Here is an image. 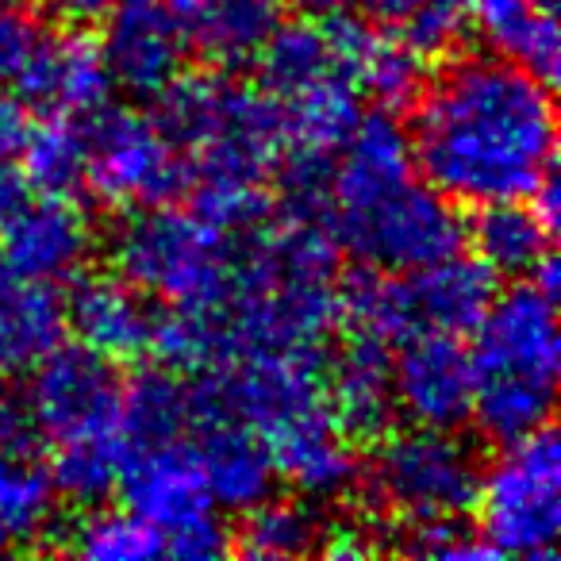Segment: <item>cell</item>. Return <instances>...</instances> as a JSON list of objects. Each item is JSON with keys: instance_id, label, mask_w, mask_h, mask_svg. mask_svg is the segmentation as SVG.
Here are the masks:
<instances>
[{"instance_id": "52a82bcc", "label": "cell", "mask_w": 561, "mask_h": 561, "mask_svg": "<svg viewBox=\"0 0 561 561\" xmlns=\"http://www.w3.org/2000/svg\"><path fill=\"white\" fill-rule=\"evenodd\" d=\"M481 538L496 558H553L561 530V446L553 427L504 443L477 481Z\"/></svg>"}, {"instance_id": "e575fe53", "label": "cell", "mask_w": 561, "mask_h": 561, "mask_svg": "<svg viewBox=\"0 0 561 561\" xmlns=\"http://www.w3.org/2000/svg\"><path fill=\"white\" fill-rule=\"evenodd\" d=\"M227 550H231V535H227V527L216 519V512L185 523V527L173 530L162 542V553H173V558H181V561H211Z\"/></svg>"}, {"instance_id": "44dd1931", "label": "cell", "mask_w": 561, "mask_h": 561, "mask_svg": "<svg viewBox=\"0 0 561 561\" xmlns=\"http://www.w3.org/2000/svg\"><path fill=\"white\" fill-rule=\"evenodd\" d=\"M328 32L335 39L343 66L351 70L358 93L377 96L381 108H400L415 101L423 89V55L404 35L377 32L369 20L358 16H328Z\"/></svg>"}, {"instance_id": "f35d334b", "label": "cell", "mask_w": 561, "mask_h": 561, "mask_svg": "<svg viewBox=\"0 0 561 561\" xmlns=\"http://www.w3.org/2000/svg\"><path fill=\"white\" fill-rule=\"evenodd\" d=\"M366 20H377V24H404L423 0H354Z\"/></svg>"}, {"instance_id": "9a60e30c", "label": "cell", "mask_w": 561, "mask_h": 561, "mask_svg": "<svg viewBox=\"0 0 561 561\" xmlns=\"http://www.w3.org/2000/svg\"><path fill=\"white\" fill-rule=\"evenodd\" d=\"M196 458H201V473L208 484V496L224 512H250L254 504H262L265 496H273V481L277 469L265 450V443L239 423L234 415H227L224 408L208 404L196 392Z\"/></svg>"}, {"instance_id": "74e56055", "label": "cell", "mask_w": 561, "mask_h": 561, "mask_svg": "<svg viewBox=\"0 0 561 561\" xmlns=\"http://www.w3.org/2000/svg\"><path fill=\"white\" fill-rule=\"evenodd\" d=\"M27 201H32V185H27L24 170L9 158H0V224Z\"/></svg>"}, {"instance_id": "30bf717a", "label": "cell", "mask_w": 561, "mask_h": 561, "mask_svg": "<svg viewBox=\"0 0 561 561\" xmlns=\"http://www.w3.org/2000/svg\"><path fill=\"white\" fill-rule=\"evenodd\" d=\"M481 469L477 458L454 431L415 427L404 435H392L381 443L369 469V484L381 507L420 523L461 519L477 500Z\"/></svg>"}, {"instance_id": "60d3db41", "label": "cell", "mask_w": 561, "mask_h": 561, "mask_svg": "<svg viewBox=\"0 0 561 561\" xmlns=\"http://www.w3.org/2000/svg\"><path fill=\"white\" fill-rule=\"evenodd\" d=\"M300 12H308V16H331V12H339L346 4V0H293Z\"/></svg>"}, {"instance_id": "7402d4cb", "label": "cell", "mask_w": 561, "mask_h": 561, "mask_svg": "<svg viewBox=\"0 0 561 561\" xmlns=\"http://www.w3.org/2000/svg\"><path fill=\"white\" fill-rule=\"evenodd\" d=\"M469 24L492 55L523 66L550 85L561 66L558 0H473Z\"/></svg>"}, {"instance_id": "8d00e7d4", "label": "cell", "mask_w": 561, "mask_h": 561, "mask_svg": "<svg viewBox=\"0 0 561 561\" xmlns=\"http://www.w3.org/2000/svg\"><path fill=\"white\" fill-rule=\"evenodd\" d=\"M119 0H47V9L55 12L58 20L73 27H89V24H101L112 9H116Z\"/></svg>"}, {"instance_id": "d590c367", "label": "cell", "mask_w": 561, "mask_h": 561, "mask_svg": "<svg viewBox=\"0 0 561 561\" xmlns=\"http://www.w3.org/2000/svg\"><path fill=\"white\" fill-rule=\"evenodd\" d=\"M27 127H32L27 104L0 89V158L20 154V147H24V139H27Z\"/></svg>"}, {"instance_id": "7c38bea8", "label": "cell", "mask_w": 561, "mask_h": 561, "mask_svg": "<svg viewBox=\"0 0 561 561\" xmlns=\"http://www.w3.org/2000/svg\"><path fill=\"white\" fill-rule=\"evenodd\" d=\"M101 58L112 85L135 96H154L185 70L188 43L173 16L170 0H119L101 20Z\"/></svg>"}, {"instance_id": "277c9868", "label": "cell", "mask_w": 561, "mask_h": 561, "mask_svg": "<svg viewBox=\"0 0 561 561\" xmlns=\"http://www.w3.org/2000/svg\"><path fill=\"white\" fill-rule=\"evenodd\" d=\"M196 392L247 423L265 443L277 477L305 496L335 500L358 484V458L328 408L316 351L234 354Z\"/></svg>"}, {"instance_id": "1f68e13d", "label": "cell", "mask_w": 561, "mask_h": 561, "mask_svg": "<svg viewBox=\"0 0 561 561\" xmlns=\"http://www.w3.org/2000/svg\"><path fill=\"white\" fill-rule=\"evenodd\" d=\"M469 9H473V0H423L420 9L400 24L404 27V39L423 58L446 55L469 27Z\"/></svg>"}, {"instance_id": "cb8c5ba5", "label": "cell", "mask_w": 561, "mask_h": 561, "mask_svg": "<svg viewBox=\"0 0 561 561\" xmlns=\"http://www.w3.org/2000/svg\"><path fill=\"white\" fill-rule=\"evenodd\" d=\"M254 62H262V85L273 101L297 96L331 78H351L328 24H316V16L300 20V24H285L280 20L277 32L265 39L262 55Z\"/></svg>"}, {"instance_id": "6da1fadb", "label": "cell", "mask_w": 561, "mask_h": 561, "mask_svg": "<svg viewBox=\"0 0 561 561\" xmlns=\"http://www.w3.org/2000/svg\"><path fill=\"white\" fill-rule=\"evenodd\" d=\"M412 154L450 204L527 201L558 154L550 85L500 55L458 58L415 96Z\"/></svg>"}, {"instance_id": "8fae6325", "label": "cell", "mask_w": 561, "mask_h": 561, "mask_svg": "<svg viewBox=\"0 0 561 561\" xmlns=\"http://www.w3.org/2000/svg\"><path fill=\"white\" fill-rule=\"evenodd\" d=\"M392 397L415 427L458 431L473 412V358L461 335L415 331L392 358Z\"/></svg>"}, {"instance_id": "f1b7e54d", "label": "cell", "mask_w": 561, "mask_h": 561, "mask_svg": "<svg viewBox=\"0 0 561 561\" xmlns=\"http://www.w3.org/2000/svg\"><path fill=\"white\" fill-rule=\"evenodd\" d=\"M239 550L257 561H285L312 553L320 542V519L300 500H273L265 496L250 512H242Z\"/></svg>"}, {"instance_id": "3957f363", "label": "cell", "mask_w": 561, "mask_h": 561, "mask_svg": "<svg viewBox=\"0 0 561 561\" xmlns=\"http://www.w3.org/2000/svg\"><path fill=\"white\" fill-rule=\"evenodd\" d=\"M154 124L188 162L193 211L219 231H247L265 216V181L285 154L270 93L224 73L181 70L154 93Z\"/></svg>"}, {"instance_id": "d6a6232c", "label": "cell", "mask_w": 561, "mask_h": 561, "mask_svg": "<svg viewBox=\"0 0 561 561\" xmlns=\"http://www.w3.org/2000/svg\"><path fill=\"white\" fill-rule=\"evenodd\" d=\"M43 35L47 32L32 12L20 9L16 0H0V89L16 85L39 50Z\"/></svg>"}, {"instance_id": "ac0fdd59", "label": "cell", "mask_w": 561, "mask_h": 561, "mask_svg": "<svg viewBox=\"0 0 561 561\" xmlns=\"http://www.w3.org/2000/svg\"><path fill=\"white\" fill-rule=\"evenodd\" d=\"M188 50L219 70H239L262 55L285 20V0H170Z\"/></svg>"}, {"instance_id": "e0dca14e", "label": "cell", "mask_w": 561, "mask_h": 561, "mask_svg": "<svg viewBox=\"0 0 561 561\" xmlns=\"http://www.w3.org/2000/svg\"><path fill=\"white\" fill-rule=\"evenodd\" d=\"M66 331L78 335L81 346L108 362H135L150 354L158 312L139 289H131L119 273H89L70 289Z\"/></svg>"}, {"instance_id": "2e32d148", "label": "cell", "mask_w": 561, "mask_h": 561, "mask_svg": "<svg viewBox=\"0 0 561 561\" xmlns=\"http://www.w3.org/2000/svg\"><path fill=\"white\" fill-rule=\"evenodd\" d=\"M12 89L27 108L81 119L112 101V73L89 35H43L35 58Z\"/></svg>"}, {"instance_id": "7a4b0ae2", "label": "cell", "mask_w": 561, "mask_h": 561, "mask_svg": "<svg viewBox=\"0 0 561 561\" xmlns=\"http://www.w3.org/2000/svg\"><path fill=\"white\" fill-rule=\"evenodd\" d=\"M323 216L362 265L415 273L461 250L454 204L415 170L412 135L392 108L362 112L331 158Z\"/></svg>"}, {"instance_id": "603a6c76", "label": "cell", "mask_w": 561, "mask_h": 561, "mask_svg": "<svg viewBox=\"0 0 561 561\" xmlns=\"http://www.w3.org/2000/svg\"><path fill=\"white\" fill-rule=\"evenodd\" d=\"M58 343H66V305L55 285L0 277V377L27 374Z\"/></svg>"}, {"instance_id": "d6986e66", "label": "cell", "mask_w": 561, "mask_h": 561, "mask_svg": "<svg viewBox=\"0 0 561 561\" xmlns=\"http://www.w3.org/2000/svg\"><path fill=\"white\" fill-rule=\"evenodd\" d=\"M323 392L346 438H381L397 415L389 346L354 335L323 369Z\"/></svg>"}, {"instance_id": "ffe728a7", "label": "cell", "mask_w": 561, "mask_h": 561, "mask_svg": "<svg viewBox=\"0 0 561 561\" xmlns=\"http://www.w3.org/2000/svg\"><path fill=\"white\" fill-rule=\"evenodd\" d=\"M415 331L469 335L496 297V273L477 254H450L435 265L404 273Z\"/></svg>"}, {"instance_id": "5b68a950", "label": "cell", "mask_w": 561, "mask_h": 561, "mask_svg": "<svg viewBox=\"0 0 561 561\" xmlns=\"http://www.w3.org/2000/svg\"><path fill=\"white\" fill-rule=\"evenodd\" d=\"M473 412L492 443H512L546 427L561 374L558 305L535 280L496 293L473 328Z\"/></svg>"}, {"instance_id": "484cf974", "label": "cell", "mask_w": 561, "mask_h": 561, "mask_svg": "<svg viewBox=\"0 0 561 561\" xmlns=\"http://www.w3.org/2000/svg\"><path fill=\"white\" fill-rule=\"evenodd\" d=\"M473 254L504 277H530L535 265L550 254V227L535 204L500 201L484 204L473 219Z\"/></svg>"}, {"instance_id": "4dcf8cb0", "label": "cell", "mask_w": 561, "mask_h": 561, "mask_svg": "<svg viewBox=\"0 0 561 561\" xmlns=\"http://www.w3.org/2000/svg\"><path fill=\"white\" fill-rule=\"evenodd\" d=\"M124 443H85V446H58L50 454V489L70 504L93 507L116 489L124 469Z\"/></svg>"}, {"instance_id": "ba28073f", "label": "cell", "mask_w": 561, "mask_h": 561, "mask_svg": "<svg viewBox=\"0 0 561 561\" xmlns=\"http://www.w3.org/2000/svg\"><path fill=\"white\" fill-rule=\"evenodd\" d=\"M85 135V193L108 208H154L185 193L188 162L150 116L101 104L81 116Z\"/></svg>"}, {"instance_id": "9c48e42d", "label": "cell", "mask_w": 561, "mask_h": 561, "mask_svg": "<svg viewBox=\"0 0 561 561\" xmlns=\"http://www.w3.org/2000/svg\"><path fill=\"white\" fill-rule=\"evenodd\" d=\"M24 415L50 450L85 443H124V381L116 366L89 346L58 343L35 362ZM127 446V443H124Z\"/></svg>"}, {"instance_id": "b9f144b4", "label": "cell", "mask_w": 561, "mask_h": 561, "mask_svg": "<svg viewBox=\"0 0 561 561\" xmlns=\"http://www.w3.org/2000/svg\"><path fill=\"white\" fill-rule=\"evenodd\" d=\"M16 4H20V0H16Z\"/></svg>"}, {"instance_id": "5bb4252c", "label": "cell", "mask_w": 561, "mask_h": 561, "mask_svg": "<svg viewBox=\"0 0 561 561\" xmlns=\"http://www.w3.org/2000/svg\"><path fill=\"white\" fill-rule=\"evenodd\" d=\"M93 234L81 208L62 196L27 201L0 224V265L12 277L58 285L81 273Z\"/></svg>"}, {"instance_id": "4fadbf2b", "label": "cell", "mask_w": 561, "mask_h": 561, "mask_svg": "<svg viewBox=\"0 0 561 561\" xmlns=\"http://www.w3.org/2000/svg\"><path fill=\"white\" fill-rule=\"evenodd\" d=\"M116 489L124 492V504L162 535V542L185 523L216 512L201 473V458L185 438L131 446L124 454Z\"/></svg>"}, {"instance_id": "f546056e", "label": "cell", "mask_w": 561, "mask_h": 561, "mask_svg": "<svg viewBox=\"0 0 561 561\" xmlns=\"http://www.w3.org/2000/svg\"><path fill=\"white\" fill-rule=\"evenodd\" d=\"M70 550L89 561H150L162 553V535L131 507H96L73 527Z\"/></svg>"}, {"instance_id": "ab89813d", "label": "cell", "mask_w": 561, "mask_h": 561, "mask_svg": "<svg viewBox=\"0 0 561 561\" xmlns=\"http://www.w3.org/2000/svg\"><path fill=\"white\" fill-rule=\"evenodd\" d=\"M323 550H328L331 558H362V553L374 550V542H362L358 530H335V535H331V542L323 546Z\"/></svg>"}, {"instance_id": "83f0119b", "label": "cell", "mask_w": 561, "mask_h": 561, "mask_svg": "<svg viewBox=\"0 0 561 561\" xmlns=\"http://www.w3.org/2000/svg\"><path fill=\"white\" fill-rule=\"evenodd\" d=\"M20 154L32 193L62 201H78L85 193V135L73 116H47L43 124H32Z\"/></svg>"}, {"instance_id": "8992f818", "label": "cell", "mask_w": 561, "mask_h": 561, "mask_svg": "<svg viewBox=\"0 0 561 561\" xmlns=\"http://www.w3.org/2000/svg\"><path fill=\"white\" fill-rule=\"evenodd\" d=\"M112 270L142 297L173 312L219 316L234 289L239 257L227 231L170 204L135 208L112 234Z\"/></svg>"}, {"instance_id": "4316f807", "label": "cell", "mask_w": 561, "mask_h": 561, "mask_svg": "<svg viewBox=\"0 0 561 561\" xmlns=\"http://www.w3.org/2000/svg\"><path fill=\"white\" fill-rule=\"evenodd\" d=\"M27 454V446L0 438V553L39 538L55 512L50 477Z\"/></svg>"}, {"instance_id": "d4e9b609", "label": "cell", "mask_w": 561, "mask_h": 561, "mask_svg": "<svg viewBox=\"0 0 561 561\" xmlns=\"http://www.w3.org/2000/svg\"><path fill=\"white\" fill-rule=\"evenodd\" d=\"M196 389H188L170 369H142L124 385V443L154 446L193 435Z\"/></svg>"}, {"instance_id": "836d02e7", "label": "cell", "mask_w": 561, "mask_h": 561, "mask_svg": "<svg viewBox=\"0 0 561 561\" xmlns=\"http://www.w3.org/2000/svg\"><path fill=\"white\" fill-rule=\"evenodd\" d=\"M412 546L423 558H496L492 546L481 538V530H466L458 519H443V523H420L412 527Z\"/></svg>"}]
</instances>
